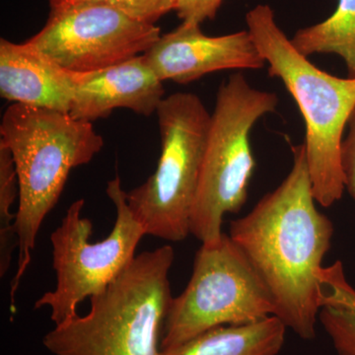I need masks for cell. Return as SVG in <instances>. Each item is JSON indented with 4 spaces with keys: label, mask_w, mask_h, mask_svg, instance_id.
Segmentation results:
<instances>
[{
    "label": "cell",
    "mask_w": 355,
    "mask_h": 355,
    "mask_svg": "<svg viewBox=\"0 0 355 355\" xmlns=\"http://www.w3.org/2000/svg\"><path fill=\"white\" fill-rule=\"evenodd\" d=\"M349 133L343 139L340 162L345 188L355 202V107L349 119Z\"/></svg>",
    "instance_id": "19"
},
{
    "label": "cell",
    "mask_w": 355,
    "mask_h": 355,
    "mask_svg": "<svg viewBox=\"0 0 355 355\" xmlns=\"http://www.w3.org/2000/svg\"><path fill=\"white\" fill-rule=\"evenodd\" d=\"M76 74L26 42L0 40V95L12 104L69 114Z\"/></svg>",
    "instance_id": "12"
},
{
    "label": "cell",
    "mask_w": 355,
    "mask_h": 355,
    "mask_svg": "<svg viewBox=\"0 0 355 355\" xmlns=\"http://www.w3.org/2000/svg\"><path fill=\"white\" fill-rule=\"evenodd\" d=\"M279 104L277 94L252 87L241 72L219 86L211 114L197 197L191 216V234L202 243L221 237L227 214L246 203L254 162L250 135L261 116Z\"/></svg>",
    "instance_id": "5"
},
{
    "label": "cell",
    "mask_w": 355,
    "mask_h": 355,
    "mask_svg": "<svg viewBox=\"0 0 355 355\" xmlns=\"http://www.w3.org/2000/svg\"><path fill=\"white\" fill-rule=\"evenodd\" d=\"M174 250L163 246L133 259L85 316L55 324L44 336L55 355H162L163 326L173 300Z\"/></svg>",
    "instance_id": "3"
},
{
    "label": "cell",
    "mask_w": 355,
    "mask_h": 355,
    "mask_svg": "<svg viewBox=\"0 0 355 355\" xmlns=\"http://www.w3.org/2000/svg\"><path fill=\"white\" fill-rule=\"evenodd\" d=\"M292 153L286 179L231 222L229 236L270 291L275 316L303 340H312L321 307L319 272L334 225L317 209L304 144Z\"/></svg>",
    "instance_id": "1"
},
{
    "label": "cell",
    "mask_w": 355,
    "mask_h": 355,
    "mask_svg": "<svg viewBox=\"0 0 355 355\" xmlns=\"http://www.w3.org/2000/svg\"><path fill=\"white\" fill-rule=\"evenodd\" d=\"M270 291L241 250L223 233L202 243L188 286L173 298L161 336V352L177 349L205 331L275 316Z\"/></svg>",
    "instance_id": "7"
},
{
    "label": "cell",
    "mask_w": 355,
    "mask_h": 355,
    "mask_svg": "<svg viewBox=\"0 0 355 355\" xmlns=\"http://www.w3.org/2000/svg\"><path fill=\"white\" fill-rule=\"evenodd\" d=\"M161 154L144 184L127 191L128 207L146 235L179 242L191 234L211 114L193 93L164 98L157 112Z\"/></svg>",
    "instance_id": "6"
},
{
    "label": "cell",
    "mask_w": 355,
    "mask_h": 355,
    "mask_svg": "<svg viewBox=\"0 0 355 355\" xmlns=\"http://www.w3.org/2000/svg\"><path fill=\"white\" fill-rule=\"evenodd\" d=\"M286 326L275 316L202 333L162 355H277L286 338Z\"/></svg>",
    "instance_id": "13"
},
{
    "label": "cell",
    "mask_w": 355,
    "mask_h": 355,
    "mask_svg": "<svg viewBox=\"0 0 355 355\" xmlns=\"http://www.w3.org/2000/svg\"><path fill=\"white\" fill-rule=\"evenodd\" d=\"M305 57L336 55L345 60L347 77L355 78V0H338L330 17L302 28L291 39Z\"/></svg>",
    "instance_id": "14"
},
{
    "label": "cell",
    "mask_w": 355,
    "mask_h": 355,
    "mask_svg": "<svg viewBox=\"0 0 355 355\" xmlns=\"http://www.w3.org/2000/svg\"><path fill=\"white\" fill-rule=\"evenodd\" d=\"M83 3H100L114 7L135 19L155 24L165 14L174 11L175 0H50L51 11Z\"/></svg>",
    "instance_id": "17"
},
{
    "label": "cell",
    "mask_w": 355,
    "mask_h": 355,
    "mask_svg": "<svg viewBox=\"0 0 355 355\" xmlns=\"http://www.w3.org/2000/svg\"><path fill=\"white\" fill-rule=\"evenodd\" d=\"M19 198L17 172L10 149L0 140V277H6L11 266L12 254L18 248L16 234L17 214L11 212Z\"/></svg>",
    "instance_id": "16"
},
{
    "label": "cell",
    "mask_w": 355,
    "mask_h": 355,
    "mask_svg": "<svg viewBox=\"0 0 355 355\" xmlns=\"http://www.w3.org/2000/svg\"><path fill=\"white\" fill-rule=\"evenodd\" d=\"M160 37L155 24L106 4L83 3L51 11L43 29L27 42L62 69L83 74L144 55Z\"/></svg>",
    "instance_id": "9"
},
{
    "label": "cell",
    "mask_w": 355,
    "mask_h": 355,
    "mask_svg": "<svg viewBox=\"0 0 355 355\" xmlns=\"http://www.w3.org/2000/svg\"><path fill=\"white\" fill-rule=\"evenodd\" d=\"M319 318L340 355H355V291L347 284L342 263L319 272Z\"/></svg>",
    "instance_id": "15"
},
{
    "label": "cell",
    "mask_w": 355,
    "mask_h": 355,
    "mask_svg": "<svg viewBox=\"0 0 355 355\" xmlns=\"http://www.w3.org/2000/svg\"><path fill=\"white\" fill-rule=\"evenodd\" d=\"M144 55L161 81L180 84L221 70H256L266 64L248 30L212 37L200 25L186 23L161 35Z\"/></svg>",
    "instance_id": "10"
},
{
    "label": "cell",
    "mask_w": 355,
    "mask_h": 355,
    "mask_svg": "<svg viewBox=\"0 0 355 355\" xmlns=\"http://www.w3.org/2000/svg\"><path fill=\"white\" fill-rule=\"evenodd\" d=\"M74 74L76 86L69 114L76 120L93 123L108 118L119 108L150 116L164 99L163 81L144 55L108 69Z\"/></svg>",
    "instance_id": "11"
},
{
    "label": "cell",
    "mask_w": 355,
    "mask_h": 355,
    "mask_svg": "<svg viewBox=\"0 0 355 355\" xmlns=\"http://www.w3.org/2000/svg\"><path fill=\"white\" fill-rule=\"evenodd\" d=\"M224 0H175L174 11L182 23L202 25L214 19Z\"/></svg>",
    "instance_id": "18"
},
{
    "label": "cell",
    "mask_w": 355,
    "mask_h": 355,
    "mask_svg": "<svg viewBox=\"0 0 355 355\" xmlns=\"http://www.w3.org/2000/svg\"><path fill=\"white\" fill-rule=\"evenodd\" d=\"M106 193L116 207V217L105 239L90 242L93 223L81 216L83 198L71 203L62 224L51 235L57 286L39 298L35 308H50L55 324L76 317L81 302L102 293L137 257V248L146 235L128 207L120 177L108 182Z\"/></svg>",
    "instance_id": "8"
},
{
    "label": "cell",
    "mask_w": 355,
    "mask_h": 355,
    "mask_svg": "<svg viewBox=\"0 0 355 355\" xmlns=\"http://www.w3.org/2000/svg\"><path fill=\"white\" fill-rule=\"evenodd\" d=\"M0 137L12 154L19 184L17 268L10 289L14 310L42 223L60 200L71 170L91 162L104 139L92 123L22 104H11L4 112Z\"/></svg>",
    "instance_id": "2"
},
{
    "label": "cell",
    "mask_w": 355,
    "mask_h": 355,
    "mask_svg": "<svg viewBox=\"0 0 355 355\" xmlns=\"http://www.w3.org/2000/svg\"><path fill=\"white\" fill-rule=\"evenodd\" d=\"M246 23L268 76L284 84L302 114L313 193L318 205L330 207L345 190L340 148L355 107V78H340L313 64L294 48L268 4L251 9Z\"/></svg>",
    "instance_id": "4"
}]
</instances>
